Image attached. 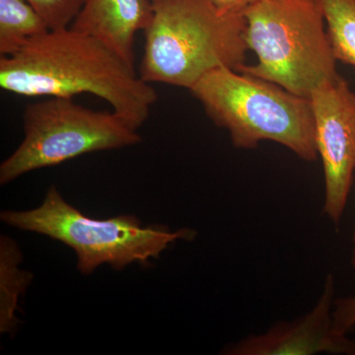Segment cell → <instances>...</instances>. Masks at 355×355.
Wrapping results in <instances>:
<instances>
[{
	"label": "cell",
	"instance_id": "cell-1",
	"mask_svg": "<svg viewBox=\"0 0 355 355\" xmlns=\"http://www.w3.org/2000/svg\"><path fill=\"white\" fill-rule=\"evenodd\" d=\"M0 87L25 97L95 95L137 130L158 98L133 65L70 28L46 33L15 55L0 58Z\"/></svg>",
	"mask_w": 355,
	"mask_h": 355
},
{
	"label": "cell",
	"instance_id": "cell-2",
	"mask_svg": "<svg viewBox=\"0 0 355 355\" xmlns=\"http://www.w3.org/2000/svg\"><path fill=\"white\" fill-rule=\"evenodd\" d=\"M153 9L139 69L146 83L190 90L211 70L244 64L243 11L222 10L211 0H153Z\"/></svg>",
	"mask_w": 355,
	"mask_h": 355
},
{
	"label": "cell",
	"instance_id": "cell-3",
	"mask_svg": "<svg viewBox=\"0 0 355 355\" xmlns=\"http://www.w3.org/2000/svg\"><path fill=\"white\" fill-rule=\"evenodd\" d=\"M190 91L211 121L228 130L237 148H254L270 140L302 160H317L314 116L308 98L229 67L211 70Z\"/></svg>",
	"mask_w": 355,
	"mask_h": 355
},
{
	"label": "cell",
	"instance_id": "cell-4",
	"mask_svg": "<svg viewBox=\"0 0 355 355\" xmlns=\"http://www.w3.org/2000/svg\"><path fill=\"white\" fill-rule=\"evenodd\" d=\"M242 11L248 49L257 62L237 71L308 99L320 86L340 78L316 0H258Z\"/></svg>",
	"mask_w": 355,
	"mask_h": 355
},
{
	"label": "cell",
	"instance_id": "cell-5",
	"mask_svg": "<svg viewBox=\"0 0 355 355\" xmlns=\"http://www.w3.org/2000/svg\"><path fill=\"white\" fill-rule=\"evenodd\" d=\"M0 218L11 227L48 236L73 250L77 268L91 275L99 266L109 265L121 270L130 263H147L173 243L191 241L197 232L182 228L171 231L162 225L144 226L137 216L109 219L86 216L62 197L57 187L46 191L42 205L34 209L6 210Z\"/></svg>",
	"mask_w": 355,
	"mask_h": 355
},
{
	"label": "cell",
	"instance_id": "cell-6",
	"mask_svg": "<svg viewBox=\"0 0 355 355\" xmlns=\"http://www.w3.org/2000/svg\"><path fill=\"white\" fill-rule=\"evenodd\" d=\"M24 139L0 165L3 186L27 173L84 154L140 144L139 130L114 112L95 111L73 98L49 97L25 108Z\"/></svg>",
	"mask_w": 355,
	"mask_h": 355
},
{
	"label": "cell",
	"instance_id": "cell-7",
	"mask_svg": "<svg viewBox=\"0 0 355 355\" xmlns=\"http://www.w3.org/2000/svg\"><path fill=\"white\" fill-rule=\"evenodd\" d=\"M318 155L323 163V212L335 224L342 219L355 171V92L342 76L310 96Z\"/></svg>",
	"mask_w": 355,
	"mask_h": 355
},
{
	"label": "cell",
	"instance_id": "cell-8",
	"mask_svg": "<svg viewBox=\"0 0 355 355\" xmlns=\"http://www.w3.org/2000/svg\"><path fill=\"white\" fill-rule=\"evenodd\" d=\"M335 280L329 275L317 304L295 321L279 322L261 335L230 345L231 355H355V340L336 330L333 309Z\"/></svg>",
	"mask_w": 355,
	"mask_h": 355
},
{
	"label": "cell",
	"instance_id": "cell-9",
	"mask_svg": "<svg viewBox=\"0 0 355 355\" xmlns=\"http://www.w3.org/2000/svg\"><path fill=\"white\" fill-rule=\"evenodd\" d=\"M153 0H86L70 29L101 41L135 67V40L153 17Z\"/></svg>",
	"mask_w": 355,
	"mask_h": 355
},
{
	"label": "cell",
	"instance_id": "cell-10",
	"mask_svg": "<svg viewBox=\"0 0 355 355\" xmlns=\"http://www.w3.org/2000/svg\"><path fill=\"white\" fill-rule=\"evenodd\" d=\"M23 254L17 243L7 236L0 238V331L13 334L17 330L21 296L33 280V275L21 268Z\"/></svg>",
	"mask_w": 355,
	"mask_h": 355
},
{
	"label": "cell",
	"instance_id": "cell-11",
	"mask_svg": "<svg viewBox=\"0 0 355 355\" xmlns=\"http://www.w3.org/2000/svg\"><path fill=\"white\" fill-rule=\"evenodd\" d=\"M51 31L26 0H0V55L9 57Z\"/></svg>",
	"mask_w": 355,
	"mask_h": 355
},
{
	"label": "cell",
	"instance_id": "cell-12",
	"mask_svg": "<svg viewBox=\"0 0 355 355\" xmlns=\"http://www.w3.org/2000/svg\"><path fill=\"white\" fill-rule=\"evenodd\" d=\"M338 62L355 67V0H316Z\"/></svg>",
	"mask_w": 355,
	"mask_h": 355
},
{
	"label": "cell",
	"instance_id": "cell-13",
	"mask_svg": "<svg viewBox=\"0 0 355 355\" xmlns=\"http://www.w3.org/2000/svg\"><path fill=\"white\" fill-rule=\"evenodd\" d=\"M42 16L51 31L67 29L86 0H26Z\"/></svg>",
	"mask_w": 355,
	"mask_h": 355
},
{
	"label": "cell",
	"instance_id": "cell-14",
	"mask_svg": "<svg viewBox=\"0 0 355 355\" xmlns=\"http://www.w3.org/2000/svg\"><path fill=\"white\" fill-rule=\"evenodd\" d=\"M352 266L355 270V243L352 249ZM334 324L340 333H350L355 328V293L347 297L336 299L333 309Z\"/></svg>",
	"mask_w": 355,
	"mask_h": 355
},
{
	"label": "cell",
	"instance_id": "cell-15",
	"mask_svg": "<svg viewBox=\"0 0 355 355\" xmlns=\"http://www.w3.org/2000/svg\"><path fill=\"white\" fill-rule=\"evenodd\" d=\"M218 8L226 11H242L258 0H211Z\"/></svg>",
	"mask_w": 355,
	"mask_h": 355
},
{
	"label": "cell",
	"instance_id": "cell-16",
	"mask_svg": "<svg viewBox=\"0 0 355 355\" xmlns=\"http://www.w3.org/2000/svg\"><path fill=\"white\" fill-rule=\"evenodd\" d=\"M352 240H354V243H355V228L354 231V237H352Z\"/></svg>",
	"mask_w": 355,
	"mask_h": 355
}]
</instances>
